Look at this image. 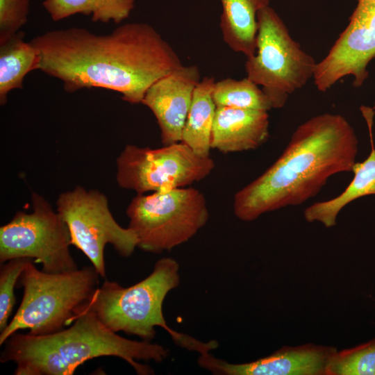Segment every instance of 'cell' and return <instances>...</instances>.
I'll use <instances>...</instances> for the list:
<instances>
[{"mask_svg": "<svg viewBox=\"0 0 375 375\" xmlns=\"http://www.w3.org/2000/svg\"><path fill=\"white\" fill-rule=\"evenodd\" d=\"M38 70L62 83L69 93L100 88L141 103L149 88L182 65L161 35L147 23H127L105 35L72 27L48 31L30 40Z\"/></svg>", "mask_w": 375, "mask_h": 375, "instance_id": "cell-1", "label": "cell"}, {"mask_svg": "<svg viewBox=\"0 0 375 375\" xmlns=\"http://www.w3.org/2000/svg\"><path fill=\"white\" fill-rule=\"evenodd\" d=\"M356 133L344 117L324 113L293 132L278 159L234 196L235 215L251 222L264 213L299 206L315 197L333 175L351 172Z\"/></svg>", "mask_w": 375, "mask_h": 375, "instance_id": "cell-2", "label": "cell"}, {"mask_svg": "<svg viewBox=\"0 0 375 375\" xmlns=\"http://www.w3.org/2000/svg\"><path fill=\"white\" fill-rule=\"evenodd\" d=\"M5 343L0 361L15 362V375H71L85 362L101 356L120 358L138 374L149 375L153 369L138 361L160 362L169 355L160 344L120 336L85 308L69 328L42 335L16 332Z\"/></svg>", "mask_w": 375, "mask_h": 375, "instance_id": "cell-3", "label": "cell"}, {"mask_svg": "<svg viewBox=\"0 0 375 375\" xmlns=\"http://www.w3.org/2000/svg\"><path fill=\"white\" fill-rule=\"evenodd\" d=\"M179 283L178 262L162 258L147 277L132 286L124 288L117 282L106 281L96 289L85 308L93 311L114 332L123 331L151 342L156 334V327L160 326L167 331L176 345L199 354L210 352L218 347L216 340L203 342L167 324L162 303Z\"/></svg>", "mask_w": 375, "mask_h": 375, "instance_id": "cell-4", "label": "cell"}, {"mask_svg": "<svg viewBox=\"0 0 375 375\" xmlns=\"http://www.w3.org/2000/svg\"><path fill=\"white\" fill-rule=\"evenodd\" d=\"M93 266L51 273L40 271L30 260L18 283L24 294L15 315L0 333V345L19 330L35 335L58 332L73 323L98 288Z\"/></svg>", "mask_w": 375, "mask_h": 375, "instance_id": "cell-5", "label": "cell"}, {"mask_svg": "<svg viewBox=\"0 0 375 375\" xmlns=\"http://www.w3.org/2000/svg\"><path fill=\"white\" fill-rule=\"evenodd\" d=\"M257 17L256 53L247 58V77L262 87L273 108H281L313 77L317 63L292 39L272 8H263Z\"/></svg>", "mask_w": 375, "mask_h": 375, "instance_id": "cell-6", "label": "cell"}, {"mask_svg": "<svg viewBox=\"0 0 375 375\" xmlns=\"http://www.w3.org/2000/svg\"><path fill=\"white\" fill-rule=\"evenodd\" d=\"M138 247L162 253L188 241L207 223L206 200L199 190L180 188L135 197L126 211Z\"/></svg>", "mask_w": 375, "mask_h": 375, "instance_id": "cell-7", "label": "cell"}, {"mask_svg": "<svg viewBox=\"0 0 375 375\" xmlns=\"http://www.w3.org/2000/svg\"><path fill=\"white\" fill-rule=\"evenodd\" d=\"M33 210L17 212L0 228V262L34 259L42 270L58 273L78 269L70 251V234L60 214L42 196L31 194Z\"/></svg>", "mask_w": 375, "mask_h": 375, "instance_id": "cell-8", "label": "cell"}, {"mask_svg": "<svg viewBox=\"0 0 375 375\" xmlns=\"http://www.w3.org/2000/svg\"><path fill=\"white\" fill-rule=\"evenodd\" d=\"M56 207L68 227L71 244L88 257L102 278H106V244H111L123 257L131 256L138 247L139 240L135 232L116 222L107 197L99 190L76 187L58 196Z\"/></svg>", "mask_w": 375, "mask_h": 375, "instance_id": "cell-9", "label": "cell"}, {"mask_svg": "<svg viewBox=\"0 0 375 375\" xmlns=\"http://www.w3.org/2000/svg\"><path fill=\"white\" fill-rule=\"evenodd\" d=\"M116 162L117 184L138 194L186 187L215 167L210 157L199 156L182 142L158 149L128 144Z\"/></svg>", "mask_w": 375, "mask_h": 375, "instance_id": "cell-10", "label": "cell"}, {"mask_svg": "<svg viewBox=\"0 0 375 375\" xmlns=\"http://www.w3.org/2000/svg\"><path fill=\"white\" fill-rule=\"evenodd\" d=\"M375 58V0H358L349 22L326 56L317 63L314 83L326 92L347 76L353 85H362L368 78L367 66Z\"/></svg>", "mask_w": 375, "mask_h": 375, "instance_id": "cell-11", "label": "cell"}, {"mask_svg": "<svg viewBox=\"0 0 375 375\" xmlns=\"http://www.w3.org/2000/svg\"><path fill=\"white\" fill-rule=\"evenodd\" d=\"M334 347L306 344L283 346L258 360L231 363L209 352L199 354L198 365L215 375H326Z\"/></svg>", "mask_w": 375, "mask_h": 375, "instance_id": "cell-12", "label": "cell"}, {"mask_svg": "<svg viewBox=\"0 0 375 375\" xmlns=\"http://www.w3.org/2000/svg\"><path fill=\"white\" fill-rule=\"evenodd\" d=\"M196 65H181L154 82L141 103L154 115L164 145L181 142L194 91L201 81Z\"/></svg>", "mask_w": 375, "mask_h": 375, "instance_id": "cell-13", "label": "cell"}, {"mask_svg": "<svg viewBox=\"0 0 375 375\" xmlns=\"http://www.w3.org/2000/svg\"><path fill=\"white\" fill-rule=\"evenodd\" d=\"M267 111L217 107L211 149L224 153L253 150L269 138Z\"/></svg>", "mask_w": 375, "mask_h": 375, "instance_id": "cell-14", "label": "cell"}, {"mask_svg": "<svg viewBox=\"0 0 375 375\" xmlns=\"http://www.w3.org/2000/svg\"><path fill=\"white\" fill-rule=\"evenodd\" d=\"M270 0H221L219 27L224 42L247 58L256 53L258 13Z\"/></svg>", "mask_w": 375, "mask_h": 375, "instance_id": "cell-15", "label": "cell"}, {"mask_svg": "<svg viewBox=\"0 0 375 375\" xmlns=\"http://www.w3.org/2000/svg\"><path fill=\"white\" fill-rule=\"evenodd\" d=\"M369 156L352 168L353 178L345 190L331 199L318 201L307 207L304 218L308 222H319L326 228L335 226L337 217L347 205L367 195L375 194V148L372 144Z\"/></svg>", "mask_w": 375, "mask_h": 375, "instance_id": "cell-16", "label": "cell"}, {"mask_svg": "<svg viewBox=\"0 0 375 375\" xmlns=\"http://www.w3.org/2000/svg\"><path fill=\"white\" fill-rule=\"evenodd\" d=\"M215 81L213 77L205 76L197 84L182 132L181 142L201 157H210L217 108L212 99Z\"/></svg>", "mask_w": 375, "mask_h": 375, "instance_id": "cell-17", "label": "cell"}, {"mask_svg": "<svg viewBox=\"0 0 375 375\" xmlns=\"http://www.w3.org/2000/svg\"><path fill=\"white\" fill-rule=\"evenodd\" d=\"M24 33L18 31L0 41V104L7 102L12 90L23 88V81L30 72L38 70L37 49L24 40Z\"/></svg>", "mask_w": 375, "mask_h": 375, "instance_id": "cell-18", "label": "cell"}, {"mask_svg": "<svg viewBox=\"0 0 375 375\" xmlns=\"http://www.w3.org/2000/svg\"><path fill=\"white\" fill-rule=\"evenodd\" d=\"M134 3L135 0H44L42 6L54 22L81 14L94 22L119 24L129 17Z\"/></svg>", "mask_w": 375, "mask_h": 375, "instance_id": "cell-19", "label": "cell"}, {"mask_svg": "<svg viewBox=\"0 0 375 375\" xmlns=\"http://www.w3.org/2000/svg\"><path fill=\"white\" fill-rule=\"evenodd\" d=\"M257 84L247 77L240 80L227 78L215 81L212 99L216 107L269 111L272 105Z\"/></svg>", "mask_w": 375, "mask_h": 375, "instance_id": "cell-20", "label": "cell"}, {"mask_svg": "<svg viewBox=\"0 0 375 375\" xmlns=\"http://www.w3.org/2000/svg\"><path fill=\"white\" fill-rule=\"evenodd\" d=\"M326 375H375V338L337 350L328 361Z\"/></svg>", "mask_w": 375, "mask_h": 375, "instance_id": "cell-21", "label": "cell"}, {"mask_svg": "<svg viewBox=\"0 0 375 375\" xmlns=\"http://www.w3.org/2000/svg\"><path fill=\"white\" fill-rule=\"evenodd\" d=\"M31 260L28 258L9 260L1 265L0 269V331L7 326L12 308L15 305V287L19 278Z\"/></svg>", "mask_w": 375, "mask_h": 375, "instance_id": "cell-22", "label": "cell"}, {"mask_svg": "<svg viewBox=\"0 0 375 375\" xmlns=\"http://www.w3.org/2000/svg\"><path fill=\"white\" fill-rule=\"evenodd\" d=\"M30 0H0V41L20 31L28 20Z\"/></svg>", "mask_w": 375, "mask_h": 375, "instance_id": "cell-23", "label": "cell"}, {"mask_svg": "<svg viewBox=\"0 0 375 375\" xmlns=\"http://www.w3.org/2000/svg\"><path fill=\"white\" fill-rule=\"evenodd\" d=\"M372 110L375 112V102H374V107H373Z\"/></svg>", "mask_w": 375, "mask_h": 375, "instance_id": "cell-24", "label": "cell"}]
</instances>
